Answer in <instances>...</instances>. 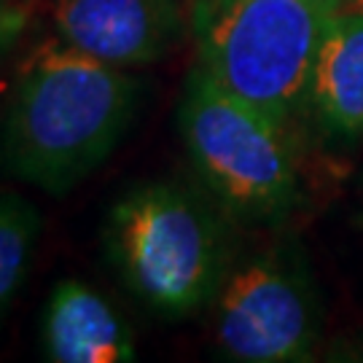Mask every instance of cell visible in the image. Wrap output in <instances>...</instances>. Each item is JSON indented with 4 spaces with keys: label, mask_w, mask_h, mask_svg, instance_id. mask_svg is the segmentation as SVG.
<instances>
[{
    "label": "cell",
    "mask_w": 363,
    "mask_h": 363,
    "mask_svg": "<svg viewBox=\"0 0 363 363\" xmlns=\"http://www.w3.org/2000/svg\"><path fill=\"white\" fill-rule=\"evenodd\" d=\"M312 6H320V9H328V11H342V9H350L361 0H307Z\"/></svg>",
    "instance_id": "8fae6325"
},
{
    "label": "cell",
    "mask_w": 363,
    "mask_h": 363,
    "mask_svg": "<svg viewBox=\"0 0 363 363\" xmlns=\"http://www.w3.org/2000/svg\"><path fill=\"white\" fill-rule=\"evenodd\" d=\"M27 25V11L19 0H0V57L19 40Z\"/></svg>",
    "instance_id": "30bf717a"
},
{
    "label": "cell",
    "mask_w": 363,
    "mask_h": 363,
    "mask_svg": "<svg viewBox=\"0 0 363 363\" xmlns=\"http://www.w3.org/2000/svg\"><path fill=\"white\" fill-rule=\"evenodd\" d=\"M315 116L339 138L363 135V11H334L310 84Z\"/></svg>",
    "instance_id": "ba28073f"
},
{
    "label": "cell",
    "mask_w": 363,
    "mask_h": 363,
    "mask_svg": "<svg viewBox=\"0 0 363 363\" xmlns=\"http://www.w3.org/2000/svg\"><path fill=\"white\" fill-rule=\"evenodd\" d=\"M334 11L307 0H191L199 67L220 86L288 124L310 84Z\"/></svg>",
    "instance_id": "3957f363"
},
{
    "label": "cell",
    "mask_w": 363,
    "mask_h": 363,
    "mask_svg": "<svg viewBox=\"0 0 363 363\" xmlns=\"http://www.w3.org/2000/svg\"><path fill=\"white\" fill-rule=\"evenodd\" d=\"M52 25L65 46L116 67L156 62L178 43V0H52Z\"/></svg>",
    "instance_id": "8992f818"
},
{
    "label": "cell",
    "mask_w": 363,
    "mask_h": 363,
    "mask_svg": "<svg viewBox=\"0 0 363 363\" xmlns=\"http://www.w3.org/2000/svg\"><path fill=\"white\" fill-rule=\"evenodd\" d=\"M226 210L210 194L172 181L118 196L105 250L118 277L164 318H186L216 298L229 272Z\"/></svg>",
    "instance_id": "7a4b0ae2"
},
{
    "label": "cell",
    "mask_w": 363,
    "mask_h": 363,
    "mask_svg": "<svg viewBox=\"0 0 363 363\" xmlns=\"http://www.w3.org/2000/svg\"><path fill=\"white\" fill-rule=\"evenodd\" d=\"M213 301L216 345L229 361H304L320 337L312 274L288 250H269L237 264L226 272Z\"/></svg>",
    "instance_id": "5b68a950"
},
{
    "label": "cell",
    "mask_w": 363,
    "mask_h": 363,
    "mask_svg": "<svg viewBox=\"0 0 363 363\" xmlns=\"http://www.w3.org/2000/svg\"><path fill=\"white\" fill-rule=\"evenodd\" d=\"M40 213L25 196L0 194V315L25 283L38 245Z\"/></svg>",
    "instance_id": "9c48e42d"
},
{
    "label": "cell",
    "mask_w": 363,
    "mask_h": 363,
    "mask_svg": "<svg viewBox=\"0 0 363 363\" xmlns=\"http://www.w3.org/2000/svg\"><path fill=\"white\" fill-rule=\"evenodd\" d=\"M196 178L226 216L245 223L283 218L298 202L296 156L286 124L220 86L196 65L178 108Z\"/></svg>",
    "instance_id": "277c9868"
},
{
    "label": "cell",
    "mask_w": 363,
    "mask_h": 363,
    "mask_svg": "<svg viewBox=\"0 0 363 363\" xmlns=\"http://www.w3.org/2000/svg\"><path fill=\"white\" fill-rule=\"evenodd\" d=\"M43 358L54 363L135 361L130 325L111 301L81 280L57 283L40 323Z\"/></svg>",
    "instance_id": "52a82bcc"
},
{
    "label": "cell",
    "mask_w": 363,
    "mask_h": 363,
    "mask_svg": "<svg viewBox=\"0 0 363 363\" xmlns=\"http://www.w3.org/2000/svg\"><path fill=\"white\" fill-rule=\"evenodd\" d=\"M138 78L73 46L30 57L0 124V167L62 196L103 164L135 121Z\"/></svg>",
    "instance_id": "6da1fadb"
}]
</instances>
